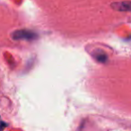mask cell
I'll return each instance as SVG.
<instances>
[{"label":"cell","mask_w":131,"mask_h":131,"mask_svg":"<svg viewBox=\"0 0 131 131\" xmlns=\"http://www.w3.org/2000/svg\"><path fill=\"white\" fill-rule=\"evenodd\" d=\"M95 58L97 59L98 61H100L101 62H104L105 61L107 60V56L103 52H100L99 53H95Z\"/></svg>","instance_id":"3957f363"},{"label":"cell","mask_w":131,"mask_h":131,"mask_svg":"<svg viewBox=\"0 0 131 131\" xmlns=\"http://www.w3.org/2000/svg\"><path fill=\"white\" fill-rule=\"evenodd\" d=\"M12 38L14 40H20V39H26V40H32L37 38V34L29 29H20L13 32Z\"/></svg>","instance_id":"6da1fadb"},{"label":"cell","mask_w":131,"mask_h":131,"mask_svg":"<svg viewBox=\"0 0 131 131\" xmlns=\"http://www.w3.org/2000/svg\"><path fill=\"white\" fill-rule=\"evenodd\" d=\"M111 7L117 11H120V12H129L130 2L124 1V2H119V3H112Z\"/></svg>","instance_id":"7a4b0ae2"}]
</instances>
